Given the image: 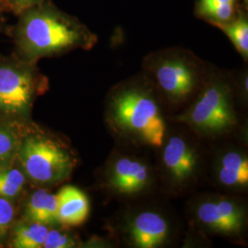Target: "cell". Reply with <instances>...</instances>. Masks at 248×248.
I'll list each match as a JSON object with an SVG mask.
<instances>
[{
	"instance_id": "1",
	"label": "cell",
	"mask_w": 248,
	"mask_h": 248,
	"mask_svg": "<svg viewBox=\"0 0 248 248\" xmlns=\"http://www.w3.org/2000/svg\"><path fill=\"white\" fill-rule=\"evenodd\" d=\"M169 118L158 90L143 72L117 83L107 93L104 123L119 146L158 149Z\"/></svg>"
},
{
	"instance_id": "2",
	"label": "cell",
	"mask_w": 248,
	"mask_h": 248,
	"mask_svg": "<svg viewBox=\"0 0 248 248\" xmlns=\"http://www.w3.org/2000/svg\"><path fill=\"white\" fill-rule=\"evenodd\" d=\"M244 111L232 72L208 63L203 84L195 97L169 119L185 125L210 144L246 132Z\"/></svg>"
},
{
	"instance_id": "3",
	"label": "cell",
	"mask_w": 248,
	"mask_h": 248,
	"mask_svg": "<svg viewBox=\"0 0 248 248\" xmlns=\"http://www.w3.org/2000/svg\"><path fill=\"white\" fill-rule=\"evenodd\" d=\"M15 36L20 53L31 61L75 49L89 50L98 43L89 28L50 0L21 12Z\"/></svg>"
},
{
	"instance_id": "4",
	"label": "cell",
	"mask_w": 248,
	"mask_h": 248,
	"mask_svg": "<svg viewBox=\"0 0 248 248\" xmlns=\"http://www.w3.org/2000/svg\"><path fill=\"white\" fill-rule=\"evenodd\" d=\"M155 151V168L162 193L181 197L206 180L209 144L185 125L169 120L164 141Z\"/></svg>"
},
{
	"instance_id": "5",
	"label": "cell",
	"mask_w": 248,
	"mask_h": 248,
	"mask_svg": "<svg viewBox=\"0 0 248 248\" xmlns=\"http://www.w3.org/2000/svg\"><path fill=\"white\" fill-rule=\"evenodd\" d=\"M208 63L184 47H169L147 53L142 72L159 92L169 116L193 99L203 84Z\"/></svg>"
},
{
	"instance_id": "6",
	"label": "cell",
	"mask_w": 248,
	"mask_h": 248,
	"mask_svg": "<svg viewBox=\"0 0 248 248\" xmlns=\"http://www.w3.org/2000/svg\"><path fill=\"white\" fill-rule=\"evenodd\" d=\"M130 148H114L98 171V186L105 195L131 203L160 190L155 163Z\"/></svg>"
},
{
	"instance_id": "7",
	"label": "cell",
	"mask_w": 248,
	"mask_h": 248,
	"mask_svg": "<svg viewBox=\"0 0 248 248\" xmlns=\"http://www.w3.org/2000/svg\"><path fill=\"white\" fill-rule=\"evenodd\" d=\"M113 238L132 248H166L178 237V223L164 206L141 201L128 203L109 222Z\"/></svg>"
},
{
	"instance_id": "8",
	"label": "cell",
	"mask_w": 248,
	"mask_h": 248,
	"mask_svg": "<svg viewBox=\"0 0 248 248\" xmlns=\"http://www.w3.org/2000/svg\"><path fill=\"white\" fill-rule=\"evenodd\" d=\"M187 215L189 222L199 232L237 244L245 243L248 211L243 195L204 192L194 196L189 200Z\"/></svg>"
},
{
	"instance_id": "9",
	"label": "cell",
	"mask_w": 248,
	"mask_h": 248,
	"mask_svg": "<svg viewBox=\"0 0 248 248\" xmlns=\"http://www.w3.org/2000/svg\"><path fill=\"white\" fill-rule=\"evenodd\" d=\"M206 180L222 193L244 195L248 191L247 131L209 144Z\"/></svg>"
},
{
	"instance_id": "10",
	"label": "cell",
	"mask_w": 248,
	"mask_h": 248,
	"mask_svg": "<svg viewBox=\"0 0 248 248\" xmlns=\"http://www.w3.org/2000/svg\"><path fill=\"white\" fill-rule=\"evenodd\" d=\"M18 156L27 177L39 184L54 185L70 177L76 157L61 141L33 135L22 143Z\"/></svg>"
},
{
	"instance_id": "11",
	"label": "cell",
	"mask_w": 248,
	"mask_h": 248,
	"mask_svg": "<svg viewBox=\"0 0 248 248\" xmlns=\"http://www.w3.org/2000/svg\"><path fill=\"white\" fill-rule=\"evenodd\" d=\"M39 84L40 78L30 65L0 62V111L10 115L26 113Z\"/></svg>"
},
{
	"instance_id": "12",
	"label": "cell",
	"mask_w": 248,
	"mask_h": 248,
	"mask_svg": "<svg viewBox=\"0 0 248 248\" xmlns=\"http://www.w3.org/2000/svg\"><path fill=\"white\" fill-rule=\"evenodd\" d=\"M57 220L67 227L79 226L86 222L90 213L89 198L77 186H62L56 194Z\"/></svg>"
},
{
	"instance_id": "13",
	"label": "cell",
	"mask_w": 248,
	"mask_h": 248,
	"mask_svg": "<svg viewBox=\"0 0 248 248\" xmlns=\"http://www.w3.org/2000/svg\"><path fill=\"white\" fill-rule=\"evenodd\" d=\"M243 4L242 0H196L194 14L217 28L230 21Z\"/></svg>"
},
{
	"instance_id": "14",
	"label": "cell",
	"mask_w": 248,
	"mask_h": 248,
	"mask_svg": "<svg viewBox=\"0 0 248 248\" xmlns=\"http://www.w3.org/2000/svg\"><path fill=\"white\" fill-rule=\"evenodd\" d=\"M57 198L48 190L40 188L31 196L27 205L26 216L30 222L52 225L57 220Z\"/></svg>"
},
{
	"instance_id": "15",
	"label": "cell",
	"mask_w": 248,
	"mask_h": 248,
	"mask_svg": "<svg viewBox=\"0 0 248 248\" xmlns=\"http://www.w3.org/2000/svg\"><path fill=\"white\" fill-rule=\"evenodd\" d=\"M248 5L243 4L238 12L230 21L217 27L229 38L235 50L248 61Z\"/></svg>"
},
{
	"instance_id": "16",
	"label": "cell",
	"mask_w": 248,
	"mask_h": 248,
	"mask_svg": "<svg viewBox=\"0 0 248 248\" xmlns=\"http://www.w3.org/2000/svg\"><path fill=\"white\" fill-rule=\"evenodd\" d=\"M49 226L39 222L20 224L16 228L12 245L17 248H40L44 247Z\"/></svg>"
},
{
	"instance_id": "17",
	"label": "cell",
	"mask_w": 248,
	"mask_h": 248,
	"mask_svg": "<svg viewBox=\"0 0 248 248\" xmlns=\"http://www.w3.org/2000/svg\"><path fill=\"white\" fill-rule=\"evenodd\" d=\"M25 184V176L18 169L0 172V197L14 198L19 194Z\"/></svg>"
},
{
	"instance_id": "18",
	"label": "cell",
	"mask_w": 248,
	"mask_h": 248,
	"mask_svg": "<svg viewBox=\"0 0 248 248\" xmlns=\"http://www.w3.org/2000/svg\"><path fill=\"white\" fill-rule=\"evenodd\" d=\"M77 239L70 233L56 229H49L43 248H71L77 247Z\"/></svg>"
},
{
	"instance_id": "19",
	"label": "cell",
	"mask_w": 248,
	"mask_h": 248,
	"mask_svg": "<svg viewBox=\"0 0 248 248\" xmlns=\"http://www.w3.org/2000/svg\"><path fill=\"white\" fill-rule=\"evenodd\" d=\"M18 148L14 134L9 130L0 128V165L9 161Z\"/></svg>"
},
{
	"instance_id": "20",
	"label": "cell",
	"mask_w": 248,
	"mask_h": 248,
	"mask_svg": "<svg viewBox=\"0 0 248 248\" xmlns=\"http://www.w3.org/2000/svg\"><path fill=\"white\" fill-rule=\"evenodd\" d=\"M236 94L240 104L245 109L248 108V73L247 67H243L238 71L232 72Z\"/></svg>"
},
{
	"instance_id": "21",
	"label": "cell",
	"mask_w": 248,
	"mask_h": 248,
	"mask_svg": "<svg viewBox=\"0 0 248 248\" xmlns=\"http://www.w3.org/2000/svg\"><path fill=\"white\" fill-rule=\"evenodd\" d=\"M14 217L13 206L6 198L0 197V237L5 233Z\"/></svg>"
},
{
	"instance_id": "22",
	"label": "cell",
	"mask_w": 248,
	"mask_h": 248,
	"mask_svg": "<svg viewBox=\"0 0 248 248\" xmlns=\"http://www.w3.org/2000/svg\"><path fill=\"white\" fill-rule=\"evenodd\" d=\"M9 1L14 9L19 12H22L23 10L29 9L31 7H33L37 4H40L45 0H9Z\"/></svg>"
},
{
	"instance_id": "23",
	"label": "cell",
	"mask_w": 248,
	"mask_h": 248,
	"mask_svg": "<svg viewBox=\"0 0 248 248\" xmlns=\"http://www.w3.org/2000/svg\"><path fill=\"white\" fill-rule=\"evenodd\" d=\"M242 1H243V2H244L246 5H248V0H242Z\"/></svg>"
}]
</instances>
